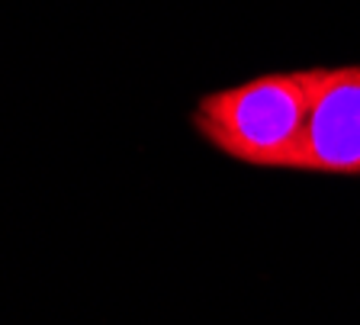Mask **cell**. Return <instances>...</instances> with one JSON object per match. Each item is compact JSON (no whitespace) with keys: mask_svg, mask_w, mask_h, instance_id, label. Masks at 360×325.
Segmentation results:
<instances>
[{"mask_svg":"<svg viewBox=\"0 0 360 325\" xmlns=\"http://www.w3.org/2000/svg\"><path fill=\"white\" fill-rule=\"evenodd\" d=\"M309 110L312 68L274 71L206 94L193 110V129L238 165L302 171Z\"/></svg>","mask_w":360,"mask_h":325,"instance_id":"1","label":"cell"},{"mask_svg":"<svg viewBox=\"0 0 360 325\" xmlns=\"http://www.w3.org/2000/svg\"><path fill=\"white\" fill-rule=\"evenodd\" d=\"M302 171L360 177V65L312 68V110Z\"/></svg>","mask_w":360,"mask_h":325,"instance_id":"2","label":"cell"}]
</instances>
